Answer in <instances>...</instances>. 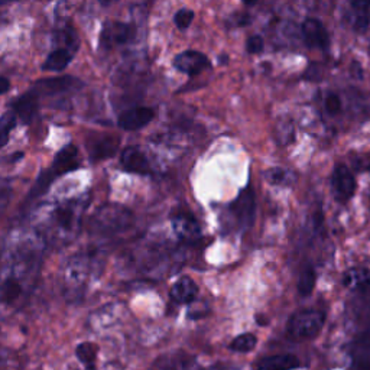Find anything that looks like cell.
Wrapping results in <instances>:
<instances>
[{
    "instance_id": "cell-1",
    "label": "cell",
    "mask_w": 370,
    "mask_h": 370,
    "mask_svg": "<svg viewBox=\"0 0 370 370\" xmlns=\"http://www.w3.org/2000/svg\"><path fill=\"white\" fill-rule=\"evenodd\" d=\"M86 207V197L65 198L47 204L36 218L39 233L52 242H70L77 236Z\"/></svg>"
},
{
    "instance_id": "cell-2",
    "label": "cell",
    "mask_w": 370,
    "mask_h": 370,
    "mask_svg": "<svg viewBox=\"0 0 370 370\" xmlns=\"http://www.w3.org/2000/svg\"><path fill=\"white\" fill-rule=\"evenodd\" d=\"M133 220L132 213L117 204H107L91 218V230L99 235H116L126 230Z\"/></svg>"
},
{
    "instance_id": "cell-3",
    "label": "cell",
    "mask_w": 370,
    "mask_h": 370,
    "mask_svg": "<svg viewBox=\"0 0 370 370\" xmlns=\"http://www.w3.org/2000/svg\"><path fill=\"white\" fill-rule=\"evenodd\" d=\"M78 165L80 163H78L77 148L74 145H68L62 148L57 154L56 159H54L51 168H48L47 171H44L39 175L31 196L35 198L41 194H44L54 180H57V178L61 176L62 174L74 171L76 168H78Z\"/></svg>"
},
{
    "instance_id": "cell-4",
    "label": "cell",
    "mask_w": 370,
    "mask_h": 370,
    "mask_svg": "<svg viewBox=\"0 0 370 370\" xmlns=\"http://www.w3.org/2000/svg\"><path fill=\"white\" fill-rule=\"evenodd\" d=\"M325 323V314L317 310L295 312L288 321V334L297 340H307L317 336Z\"/></svg>"
},
{
    "instance_id": "cell-5",
    "label": "cell",
    "mask_w": 370,
    "mask_h": 370,
    "mask_svg": "<svg viewBox=\"0 0 370 370\" xmlns=\"http://www.w3.org/2000/svg\"><path fill=\"white\" fill-rule=\"evenodd\" d=\"M136 35V28L130 23L123 22H107L102 31L100 45L112 48L115 45L129 44Z\"/></svg>"
},
{
    "instance_id": "cell-6",
    "label": "cell",
    "mask_w": 370,
    "mask_h": 370,
    "mask_svg": "<svg viewBox=\"0 0 370 370\" xmlns=\"http://www.w3.org/2000/svg\"><path fill=\"white\" fill-rule=\"evenodd\" d=\"M230 210L240 227H251L255 220V194L252 193V189H243L239 197L230 205Z\"/></svg>"
},
{
    "instance_id": "cell-7",
    "label": "cell",
    "mask_w": 370,
    "mask_h": 370,
    "mask_svg": "<svg viewBox=\"0 0 370 370\" xmlns=\"http://www.w3.org/2000/svg\"><path fill=\"white\" fill-rule=\"evenodd\" d=\"M83 87V83L74 77H60L49 80H39L31 91H34L38 97L39 95H56L71 90Z\"/></svg>"
},
{
    "instance_id": "cell-8",
    "label": "cell",
    "mask_w": 370,
    "mask_h": 370,
    "mask_svg": "<svg viewBox=\"0 0 370 370\" xmlns=\"http://www.w3.org/2000/svg\"><path fill=\"white\" fill-rule=\"evenodd\" d=\"M332 185L336 200L340 203H347L356 191V180L346 165H337L334 168Z\"/></svg>"
},
{
    "instance_id": "cell-9",
    "label": "cell",
    "mask_w": 370,
    "mask_h": 370,
    "mask_svg": "<svg viewBox=\"0 0 370 370\" xmlns=\"http://www.w3.org/2000/svg\"><path fill=\"white\" fill-rule=\"evenodd\" d=\"M174 65L178 71H181L189 77L200 74L210 65L207 57L197 51H185L176 56L174 60Z\"/></svg>"
},
{
    "instance_id": "cell-10",
    "label": "cell",
    "mask_w": 370,
    "mask_h": 370,
    "mask_svg": "<svg viewBox=\"0 0 370 370\" xmlns=\"http://www.w3.org/2000/svg\"><path fill=\"white\" fill-rule=\"evenodd\" d=\"M155 112L149 107H133L119 116V126L125 130H139L154 120Z\"/></svg>"
},
{
    "instance_id": "cell-11",
    "label": "cell",
    "mask_w": 370,
    "mask_h": 370,
    "mask_svg": "<svg viewBox=\"0 0 370 370\" xmlns=\"http://www.w3.org/2000/svg\"><path fill=\"white\" fill-rule=\"evenodd\" d=\"M172 229L175 235L184 242H194L201 236L200 226L189 213H178L172 218Z\"/></svg>"
},
{
    "instance_id": "cell-12",
    "label": "cell",
    "mask_w": 370,
    "mask_h": 370,
    "mask_svg": "<svg viewBox=\"0 0 370 370\" xmlns=\"http://www.w3.org/2000/svg\"><path fill=\"white\" fill-rule=\"evenodd\" d=\"M303 35L305 44L310 48H320L325 49L330 43V38L324 28V25L314 18H308L303 23Z\"/></svg>"
},
{
    "instance_id": "cell-13",
    "label": "cell",
    "mask_w": 370,
    "mask_h": 370,
    "mask_svg": "<svg viewBox=\"0 0 370 370\" xmlns=\"http://www.w3.org/2000/svg\"><path fill=\"white\" fill-rule=\"evenodd\" d=\"M89 154L91 161H103L112 158L119 149V139L116 136L100 135L89 142Z\"/></svg>"
},
{
    "instance_id": "cell-14",
    "label": "cell",
    "mask_w": 370,
    "mask_h": 370,
    "mask_svg": "<svg viewBox=\"0 0 370 370\" xmlns=\"http://www.w3.org/2000/svg\"><path fill=\"white\" fill-rule=\"evenodd\" d=\"M150 370H204L197 366V362L191 356L178 353L172 356H162L158 359Z\"/></svg>"
},
{
    "instance_id": "cell-15",
    "label": "cell",
    "mask_w": 370,
    "mask_h": 370,
    "mask_svg": "<svg viewBox=\"0 0 370 370\" xmlns=\"http://www.w3.org/2000/svg\"><path fill=\"white\" fill-rule=\"evenodd\" d=\"M301 367V360L294 354H277L255 363V370H294Z\"/></svg>"
},
{
    "instance_id": "cell-16",
    "label": "cell",
    "mask_w": 370,
    "mask_h": 370,
    "mask_svg": "<svg viewBox=\"0 0 370 370\" xmlns=\"http://www.w3.org/2000/svg\"><path fill=\"white\" fill-rule=\"evenodd\" d=\"M91 264H93L91 257L86 255L74 256L70 262L67 264V268H65L67 281L74 285L84 282L86 278L89 277V273L91 272Z\"/></svg>"
},
{
    "instance_id": "cell-17",
    "label": "cell",
    "mask_w": 370,
    "mask_h": 370,
    "mask_svg": "<svg viewBox=\"0 0 370 370\" xmlns=\"http://www.w3.org/2000/svg\"><path fill=\"white\" fill-rule=\"evenodd\" d=\"M122 165L126 171L133 174H148L149 172V162L145 157V154L139 148H126L122 152Z\"/></svg>"
},
{
    "instance_id": "cell-18",
    "label": "cell",
    "mask_w": 370,
    "mask_h": 370,
    "mask_svg": "<svg viewBox=\"0 0 370 370\" xmlns=\"http://www.w3.org/2000/svg\"><path fill=\"white\" fill-rule=\"evenodd\" d=\"M39 108V97L34 91H28L21 95L18 100L13 103V112L16 117H19L23 123H31L38 113Z\"/></svg>"
},
{
    "instance_id": "cell-19",
    "label": "cell",
    "mask_w": 370,
    "mask_h": 370,
    "mask_svg": "<svg viewBox=\"0 0 370 370\" xmlns=\"http://www.w3.org/2000/svg\"><path fill=\"white\" fill-rule=\"evenodd\" d=\"M197 295H198V286L188 277L180 278L171 288V298L176 304L193 303Z\"/></svg>"
},
{
    "instance_id": "cell-20",
    "label": "cell",
    "mask_w": 370,
    "mask_h": 370,
    "mask_svg": "<svg viewBox=\"0 0 370 370\" xmlns=\"http://www.w3.org/2000/svg\"><path fill=\"white\" fill-rule=\"evenodd\" d=\"M353 18L351 26L356 32L363 34L370 25V3L369 2H353Z\"/></svg>"
},
{
    "instance_id": "cell-21",
    "label": "cell",
    "mask_w": 370,
    "mask_h": 370,
    "mask_svg": "<svg viewBox=\"0 0 370 370\" xmlns=\"http://www.w3.org/2000/svg\"><path fill=\"white\" fill-rule=\"evenodd\" d=\"M73 60V52L67 48H58L52 51L45 60L43 68L45 71H62Z\"/></svg>"
},
{
    "instance_id": "cell-22",
    "label": "cell",
    "mask_w": 370,
    "mask_h": 370,
    "mask_svg": "<svg viewBox=\"0 0 370 370\" xmlns=\"http://www.w3.org/2000/svg\"><path fill=\"white\" fill-rule=\"evenodd\" d=\"M23 286L19 278L8 277L3 279L2 285H0V299L6 304H13L15 301L22 295Z\"/></svg>"
},
{
    "instance_id": "cell-23",
    "label": "cell",
    "mask_w": 370,
    "mask_h": 370,
    "mask_svg": "<svg viewBox=\"0 0 370 370\" xmlns=\"http://www.w3.org/2000/svg\"><path fill=\"white\" fill-rule=\"evenodd\" d=\"M345 285L351 290H363L370 285V270L365 268H353L345 273Z\"/></svg>"
},
{
    "instance_id": "cell-24",
    "label": "cell",
    "mask_w": 370,
    "mask_h": 370,
    "mask_svg": "<svg viewBox=\"0 0 370 370\" xmlns=\"http://www.w3.org/2000/svg\"><path fill=\"white\" fill-rule=\"evenodd\" d=\"M315 281H317V275H315V270L311 266H307L303 272H301V277L298 281V291L303 297L311 295Z\"/></svg>"
},
{
    "instance_id": "cell-25",
    "label": "cell",
    "mask_w": 370,
    "mask_h": 370,
    "mask_svg": "<svg viewBox=\"0 0 370 370\" xmlns=\"http://www.w3.org/2000/svg\"><path fill=\"white\" fill-rule=\"evenodd\" d=\"M16 126V115L15 113H6L0 117V149L6 146L9 142V136L13 128Z\"/></svg>"
},
{
    "instance_id": "cell-26",
    "label": "cell",
    "mask_w": 370,
    "mask_h": 370,
    "mask_svg": "<svg viewBox=\"0 0 370 370\" xmlns=\"http://www.w3.org/2000/svg\"><path fill=\"white\" fill-rule=\"evenodd\" d=\"M256 337L251 333H244V334H240L238 336L235 340L231 341L230 345V349L233 351H238V353H248L251 350L255 349L256 346Z\"/></svg>"
},
{
    "instance_id": "cell-27",
    "label": "cell",
    "mask_w": 370,
    "mask_h": 370,
    "mask_svg": "<svg viewBox=\"0 0 370 370\" xmlns=\"http://www.w3.org/2000/svg\"><path fill=\"white\" fill-rule=\"evenodd\" d=\"M97 346L93 345V343H81L77 346L76 354L80 362H83L84 365H91L95 358H97Z\"/></svg>"
},
{
    "instance_id": "cell-28",
    "label": "cell",
    "mask_w": 370,
    "mask_h": 370,
    "mask_svg": "<svg viewBox=\"0 0 370 370\" xmlns=\"http://www.w3.org/2000/svg\"><path fill=\"white\" fill-rule=\"evenodd\" d=\"M356 365L359 366L360 370H370V343H359L356 347Z\"/></svg>"
},
{
    "instance_id": "cell-29",
    "label": "cell",
    "mask_w": 370,
    "mask_h": 370,
    "mask_svg": "<svg viewBox=\"0 0 370 370\" xmlns=\"http://www.w3.org/2000/svg\"><path fill=\"white\" fill-rule=\"evenodd\" d=\"M194 19V12L191 10V9H181V10H178L175 13V25L178 26V28L180 30H187L188 26L191 25V22H193Z\"/></svg>"
},
{
    "instance_id": "cell-30",
    "label": "cell",
    "mask_w": 370,
    "mask_h": 370,
    "mask_svg": "<svg viewBox=\"0 0 370 370\" xmlns=\"http://www.w3.org/2000/svg\"><path fill=\"white\" fill-rule=\"evenodd\" d=\"M266 180L273 184V185H282L288 181V178H290V172L282 170V168H272L269 171H266L265 174Z\"/></svg>"
},
{
    "instance_id": "cell-31",
    "label": "cell",
    "mask_w": 370,
    "mask_h": 370,
    "mask_svg": "<svg viewBox=\"0 0 370 370\" xmlns=\"http://www.w3.org/2000/svg\"><path fill=\"white\" fill-rule=\"evenodd\" d=\"M324 106H325V111L328 113H330V115H337L341 111V100H340V97H338V95L336 93H328L325 95Z\"/></svg>"
},
{
    "instance_id": "cell-32",
    "label": "cell",
    "mask_w": 370,
    "mask_h": 370,
    "mask_svg": "<svg viewBox=\"0 0 370 370\" xmlns=\"http://www.w3.org/2000/svg\"><path fill=\"white\" fill-rule=\"evenodd\" d=\"M265 48V43L264 38L259 35H253L248 39V43H246V49H248L249 54H259L262 52Z\"/></svg>"
},
{
    "instance_id": "cell-33",
    "label": "cell",
    "mask_w": 370,
    "mask_h": 370,
    "mask_svg": "<svg viewBox=\"0 0 370 370\" xmlns=\"http://www.w3.org/2000/svg\"><path fill=\"white\" fill-rule=\"evenodd\" d=\"M10 187L8 184H0V213H2L10 200Z\"/></svg>"
},
{
    "instance_id": "cell-34",
    "label": "cell",
    "mask_w": 370,
    "mask_h": 370,
    "mask_svg": "<svg viewBox=\"0 0 370 370\" xmlns=\"http://www.w3.org/2000/svg\"><path fill=\"white\" fill-rule=\"evenodd\" d=\"M9 89H10V83H9V80H8V78H5V77H0V94L6 93Z\"/></svg>"
},
{
    "instance_id": "cell-35",
    "label": "cell",
    "mask_w": 370,
    "mask_h": 370,
    "mask_svg": "<svg viewBox=\"0 0 370 370\" xmlns=\"http://www.w3.org/2000/svg\"><path fill=\"white\" fill-rule=\"evenodd\" d=\"M204 370H226V367L223 365H214V366H210Z\"/></svg>"
},
{
    "instance_id": "cell-36",
    "label": "cell",
    "mask_w": 370,
    "mask_h": 370,
    "mask_svg": "<svg viewBox=\"0 0 370 370\" xmlns=\"http://www.w3.org/2000/svg\"><path fill=\"white\" fill-rule=\"evenodd\" d=\"M369 203H370V193H369Z\"/></svg>"
},
{
    "instance_id": "cell-37",
    "label": "cell",
    "mask_w": 370,
    "mask_h": 370,
    "mask_svg": "<svg viewBox=\"0 0 370 370\" xmlns=\"http://www.w3.org/2000/svg\"><path fill=\"white\" fill-rule=\"evenodd\" d=\"M369 172H370V167H369Z\"/></svg>"
}]
</instances>
